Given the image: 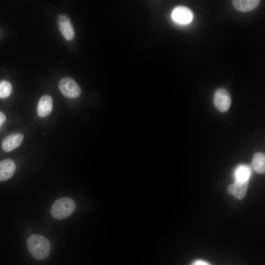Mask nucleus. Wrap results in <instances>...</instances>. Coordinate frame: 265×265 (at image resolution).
<instances>
[{
    "mask_svg": "<svg viewBox=\"0 0 265 265\" xmlns=\"http://www.w3.org/2000/svg\"><path fill=\"white\" fill-rule=\"evenodd\" d=\"M27 246L32 256L39 260L46 259L51 250L49 240L43 236L38 234H33L28 237Z\"/></svg>",
    "mask_w": 265,
    "mask_h": 265,
    "instance_id": "f257e3e1",
    "label": "nucleus"
},
{
    "mask_svg": "<svg viewBox=\"0 0 265 265\" xmlns=\"http://www.w3.org/2000/svg\"><path fill=\"white\" fill-rule=\"evenodd\" d=\"M76 209L74 201L69 197H63L56 200L52 205L51 213L57 219H62L70 215Z\"/></svg>",
    "mask_w": 265,
    "mask_h": 265,
    "instance_id": "f03ea898",
    "label": "nucleus"
},
{
    "mask_svg": "<svg viewBox=\"0 0 265 265\" xmlns=\"http://www.w3.org/2000/svg\"><path fill=\"white\" fill-rule=\"evenodd\" d=\"M58 86L61 93L68 98H78L81 94V90L78 84L70 77L62 79L59 81Z\"/></svg>",
    "mask_w": 265,
    "mask_h": 265,
    "instance_id": "7ed1b4c3",
    "label": "nucleus"
},
{
    "mask_svg": "<svg viewBox=\"0 0 265 265\" xmlns=\"http://www.w3.org/2000/svg\"><path fill=\"white\" fill-rule=\"evenodd\" d=\"M59 31L67 41L72 40L75 36V32L69 17L66 14H61L57 18Z\"/></svg>",
    "mask_w": 265,
    "mask_h": 265,
    "instance_id": "20e7f679",
    "label": "nucleus"
},
{
    "mask_svg": "<svg viewBox=\"0 0 265 265\" xmlns=\"http://www.w3.org/2000/svg\"><path fill=\"white\" fill-rule=\"evenodd\" d=\"M213 103L216 108L221 112L227 111L231 103V100L227 91L224 88H219L215 91Z\"/></svg>",
    "mask_w": 265,
    "mask_h": 265,
    "instance_id": "39448f33",
    "label": "nucleus"
},
{
    "mask_svg": "<svg viewBox=\"0 0 265 265\" xmlns=\"http://www.w3.org/2000/svg\"><path fill=\"white\" fill-rule=\"evenodd\" d=\"M172 19L180 24H188L193 19V13L188 8L184 6L175 7L171 14Z\"/></svg>",
    "mask_w": 265,
    "mask_h": 265,
    "instance_id": "423d86ee",
    "label": "nucleus"
},
{
    "mask_svg": "<svg viewBox=\"0 0 265 265\" xmlns=\"http://www.w3.org/2000/svg\"><path fill=\"white\" fill-rule=\"evenodd\" d=\"M249 181L241 182L235 180L233 184L228 186V192L237 199H243L247 192Z\"/></svg>",
    "mask_w": 265,
    "mask_h": 265,
    "instance_id": "0eeeda50",
    "label": "nucleus"
},
{
    "mask_svg": "<svg viewBox=\"0 0 265 265\" xmlns=\"http://www.w3.org/2000/svg\"><path fill=\"white\" fill-rule=\"evenodd\" d=\"M21 133H12L6 137L1 142L2 148L5 152H10L19 147L23 140Z\"/></svg>",
    "mask_w": 265,
    "mask_h": 265,
    "instance_id": "6e6552de",
    "label": "nucleus"
},
{
    "mask_svg": "<svg viewBox=\"0 0 265 265\" xmlns=\"http://www.w3.org/2000/svg\"><path fill=\"white\" fill-rule=\"evenodd\" d=\"M52 109V98L48 95L41 97L37 106L38 115L40 117H46L51 113Z\"/></svg>",
    "mask_w": 265,
    "mask_h": 265,
    "instance_id": "1a4fd4ad",
    "label": "nucleus"
},
{
    "mask_svg": "<svg viewBox=\"0 0 265 265\" xmlns=\"http://www.w3.org/2000/svg\"><path fill=\"white\" fill-rule=\"evenodd\" d=\"M16 170L15 162L10 159H6L0 162V181H4L10 179Z\"/></svg>",
    "mask_w": 265,
    "mask_h": 265,
    "instance_id": "9d476101",
    "label": "nucleus"
},
{
    "mask_svg": "<svg viewBox=\"0 0 265 265\" xmlns=\"http://www.w3.org/2000/svg\"><path fill=\"white\" fill-rule=\"evenodd\" d=\"M260 1L259 0H235L232 1V4L238 11L248 12L255 9Z\"/></svg>",
    "mask_w": 265,
    "mask_h": 265,
    "instance_id": "9b49d317",
    "label": "nucleus"
},
{
    "mask_svg": "<svg viewBox=\"0 0 265 265\" xmlns=\"http://www.w3.org/2000/svg\"><path fill=\"white\" fill-rule=\"evenodd\" d=\"M251 167L258 174H265V156L262 153H256L254 154Z\"/></svg>",
    "mask_w": 265,
    "mask_h": 265,
    "instance_id": "f8f14e48",
    "label": "nucleus"
},
{
    "mask_svg": "<svg viewBox=\"0 0 265 265\" xmlns=\"http://www.w3.org/2000/svg\"><path fill=\"white\" fill-rule=\"evenodd\" d=\"M251 174L250 168L245 165L238 166L235 171V180L245 182L249 181Z\"/></svg>",
    "mask_w": 265,
    "mask_h": 265,
    "instance_id": "ddd939ff",
    "label": "nucleus"
},
{
    "mask_svg": "<svg viewBox=\"0 0 265 265\" xmlns=\"http://www.w3.org/2000/svg\"><path fill=\"white\" fill-rule=\"evenodd\" d=\"M12 85L11 83L5 80H0V98L5 99L11 93Z\"/></svg>",
    "mask_w": 265,
    "mask_h": 265,
    "instance_id": "4468645a",
    "label": "nucleus"
},
{
    "mask_svg": "<svg viewBox=\"0 0 265 265\" xmlns=\"http://www.w3.org/2000/svg\"><path fill=\"white\" fill-rule=\"evenodd\" d=\"M192 265H211L205 261L201 260H198L195 261L192 263Z\"/></svg>",
    "mask_w": 265,
    "mask_h": 265,
    "instance_id": "2eb2a0df",
    "label": "nucleus"
},
{
    "mask_svg": "<svg viewBox=\"0 0 265 265\" xmlns=\"http://www.w3.org/2000/svg\"><path fill=\"white\" fill-rule=\"evenodd\" d=\"M6 117L5 115L1 111H0V128L2 124L5 122Z\"/></svg>",
    "mask_w": 265,
    "mask_h": 265,
    "instance_id": "dca6fc26",
    "label": "nucleus"
},
{
    "mask_svg": "<svg viewBox=\"0 0 265 265\" xmlns=\"http://www.w3.org/2000/svg\"><path fill=\"white\" fill-rule=\"evenodd\" d=\"M27 234H29L31 233V229H27L26 231Z\"/></svg>",
    "mask_w": 265,
    "mask_h": 265,
    "instance_id": "f3484780",
    "label": "nucleus"
}]
</instances>
